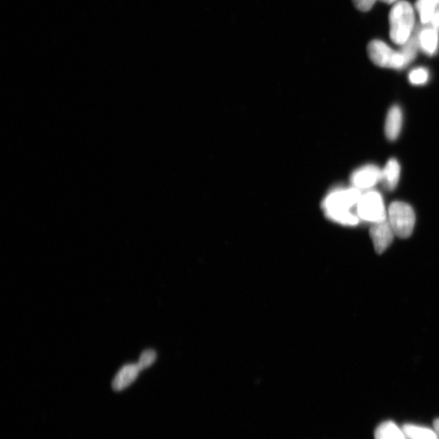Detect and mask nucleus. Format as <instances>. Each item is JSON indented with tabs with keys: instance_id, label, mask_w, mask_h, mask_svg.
I'll list each match as a JSON object with an SVG mask.
<instances>
[{
	"instance_id": "nucleus-1",
	"label": "nucleus",
	"mask_w": 439,
	"mask_h": 439,
	"mask_svg": "<svg viewBox=\"0 0 439 439\" xmlns=\"http://www.w3.org/2000/svg\"><path fill=\"white\" fill-rule=\"evenodd\" d=\"M361 195V190L354 187L330 190L321 204L325 218L343 226L358 225L360 220L353 209L356 208Z\"/></svg>"
},
{
	"instance_id": "nucleus-2",
	"label": "nucleus",
	"mask_w": 439,
	"mask_h": 439,
	"mask_svg": "<svg viewBox=\"0 0 439 439\" xmlns=\"http://www.w3.org/2000/svg\"><path fill=\"white\" fill-rule=\"evenodd\" d=\"M389 22L392 42L404 45L414 31L415 14L412 5L407 1L395 4L391 10Z\"/></svg>"
},
{
	"instance_id": "nucleus-3",
	"label": "nucleus",
	"mask_w": 439,
	"mask_h": 439,
	"mask_svg": "<svg viewBox=\"0 0 439 439\" xmlns=\"http://www.w3.org/2000/svg\"><path fill=\"white\" fill-rule=\"evenodd\" d=\"M388 220L395 235L400 239H407L412 235L416 223L415 211L409 204L395 201L387 210Z\"/></svg>"
},
{
	"instance_id": "nucleus-4",
	"label": "nucleus",
	"mask_w": 439,
	"mask_h": 439,
	"mask_svg": "<svg viewBox=\"0 0 439 439\" xmlns=\"http://www.w3.org/2000/svg\"><path fill=\"white\" fill-rule=\"evenodd\" d=\"M355 213L361 221L371 224L387 219V211L384 201L379 191L366 190L361 195L356 205Z\"/></svg>"
},
{
	"instance_id": "nucleus-5",
	"label": "nucleus",
	"mask_w": 439,
	"mask_h": 439,
	"mask_svg": "<svg viewBox=\"0 0 439 439\" xmlns=\"http://www.w3.org/2000/svg\"><path fill=\"white\" fill-rule=\"evenodd\" d=\"M370 60L381 68L400 70L406 67L404 55L391 49L380 40H373L367 48Z\"/></svg>"
},
{
	"instance_id": "nucleus-6",
	"label": "nucleus",
	"mask_w": 439,
	"mask_h": 439,
	"mask_svg": "<svg viewBox=\"0 0 439 439\" xmlns=\"http://www.w3.org/2000/svg\"><path fill=\"white\" fill-rule=\"evenodd\" d=\"M381 169L374 164H367L351 173L350 183L353 187L360 190H369L381 182Z\"/></svg>"
},
{
	"instance_id": "nucleus-7",
	"label": "nucleus",
	"mask_w": 439,
	"mask_h": 439,
	"mask_svg": "<svg viewBox=\"0 0 439 439\" xmlns=\"http://www.w3.org/2000/svg\"><path fill=\"white\" fill-rule=\"evenodd\" d=\"M369 235L374 249L378 254H382L392 244L395 236V232L388 220L378 222V223L372 224Z\"/></svg>"
},
{
	"instance_id": "nucleus-8",
	"label": "nucleus",
	"mask_w": 439,
	"mask_h": 439,
	"mask_svg": "<svg viewBox=\"0 0 439 439\" xmlns=\"http://www.w3.org/2000/svg\"><path fill=\"white\" fill-rule=\"evenodd\" d=\"M402 126V112L400 106L391 107L387 113L385 133L390 141H395L400 136Z\"/></svg>"
},
{
	"instance_id": "nucleus-9",
	"label": "nucleus",
	"mask_w": 439,
	"mask_h": 439,
	"mask_svg": "<svg viewBox=\"0 0 439 439\" xmlns=\"http://www.w3.org/2000/svg\"><path fill=\"white\" fill-rule=\"evenodd\" d=\"M140 371L141 369L138 364L123 366L112 381V388L117 391L127 388L129 386L137 379Z\"/></svg>"
},
{
	"instance_id": "nucleus-10",
	"label": "nucleus",
	"mask_w": 439,
	"mask_h": 439,
	"mask_svg": "<svg viewBox=\"0 0 439 439\" xmlns=\"http://www.w3.org/2000/svg\"><path fill=\"white\" fill-rule=\"evenodd\" d=\"M439 30L433 27L431 23L425 24V27L419 32V46L428 55L435 53L438 44Z\"/></svg>"
},
{
	"instance_id": "nucleus-11",
	"label": "nucleus",
	"mask_w": 439,
	"mask_h": 439,
	"mask_svg": "<svg viewBox=\"0 0 439 439\" xmlns=\"http://www.w3.org/2000/svg\"><path fill=\"white\" fill-rule=\"evenodd\" d=\"M400 165L395 159H391L381 170V183L388 190H394L400 178Z\"/></svg>"
},
{
	"instance_id": "nucleus-12",
	"label": "nucleus",
	"mask_w": 439,
	"mask_h": 439,
	"mask_svg": "<svg viewBox=\"0 0 439 439\" xmlns=\"http://www.w3.org/2000/svg\"><path fill=\"white\" fill-rule=\"evenodd\" d=\"M375 439H407L402 428L393 421H385L376 428Z\"/></svg>"
},
{
	"instance_id": "nucleus-13",
	"label": "nucleus",
	"mask_w": 439,
	"mask_h": 439,
	"mask_svg": "<svg viewBox=\"0 0 439 439\" xmlns=\"http://www.w3.org/2000/svg\"><path fill=\"white\" fill-rule=\"evenodd\" d=\"M402 428L407 439H439L436 431L430 428L406 424Z\"/></svg>"
},
{
	"instance_id": "nucleus-14",
	"label": "nucleus",
	"mask_w": 439,
	"mask_h": 439,
	"mask_svg": "<svg viewBox=\"0 0 439 439\" xmlns=\"http://www.w3.org/2000/svg\"><path fill=\"white\" fill-rule=\"evenodd\" d=\"M438 4L439 0H417L415 7L423 25L431 22Z\"/></svg>"
},
{
	"instance_id": "nucleus-15",
	"label": "nucleus",
	"mask_w": 439,
	"mask_h": 439,
	"mask_svg": "<svg viewBox=\"0 0 439 439\" xmlns=\"http://www.w3.org/2000/svg\"><path fill=\"white\" fill-rule=\"evenodd\" d=\"M419 32L420 30H414L409 40L402 46L401 53L404 55L406 60V66L409 65L411 62L414 60L417 53V46L419 45Z\"/></svg>"
},
{
	"instance_id": "nucleus-16",
	"label": "nucleus",
	"mask_w": 439,
	"mask_h": 439,
	"mask_svg": "<svg viewBox=\"0 0 439 439\" xmlns=\"http://www.w3.org/2000/svg\"><path fill=\"white\" fill-rule=\"evenodd\" d=\"M428 79V71L424 68L412 70L409 74V81L413 85H423Z\"/></svg>"
},
{
	"instance_id": "nucleus-17",
	"label": "nucleus",
	"mask_w": 439,
	"mask_h": 439,
	"mask_svg": "<svg viewBox=\"0 0 439 439\" xmlns=\"http://www.w3.org/2000/svg\"><path fill=\"white\" fill-rule=\"evenodd\" d=\"M156 359L157 353L152 350H147L142 353L138 365L141 370L145 369L151 366Z\"/></svg>"
},
{
	"instance_id": "nucleus-18",
	"label": "nucleus",
	"mask_w": 439,
	"mask_h": 439,
	"mask_svg": "<svg viewBox=\"0 0 439 439\" xmlns=\"http://www.w3.org/2000/svg\"><path fill=\"white\" fill-rule=\"evenodd\" d=\"M376 0H353L356 8L361 12H368L374 7Z\"/></svg>"
},
{
	"instance_id": "nucleus-19",
	"label": "nucleus",
	"mask_w": 439,
	"mask_h": 439,
	"mask_svg": "<svg viewBox=\"0 0 439 439\" xmlns=\"http://www.w3.org/2000/svg\"><path fill=\"white\" fill-rule=\"evenodd\" d=\"M428 23H431L433 27L439 30V4H438L435 14H433L431 22Z\"/></svg>"
},
{
	"instance_id": "nucleus-20",
	"label": "nucleus",
	"mask_w": 439,
	"mask_h": 439,
	"mask_svg": "<svg viewBox=\"0 0 439 439\" xmlns=\"http://www.w3.org/2000/svg\"><path fill=\"white\" fill-rule=\"evenodd\" d=\"M433 430L436 431L438 435L439 436V418L433 421Z\"/></svg>"
},
{
	"instance_id": "nucleus-21",
	"label": "nucleus",
	"mask_w": 439,
	"mask_h": 439,
	"mask_svg": "<svg viewBox=\"0 0 439 439\" xmlns=\"http://www.w3.org/2000/svg\"><path fill=\"white\" fill-rule=\"evenodd\" d=\"M380 1H381V2L386 3V4H392V3L395 2V1H396V0H380Z\"/></svg>"
}]
</instances>
